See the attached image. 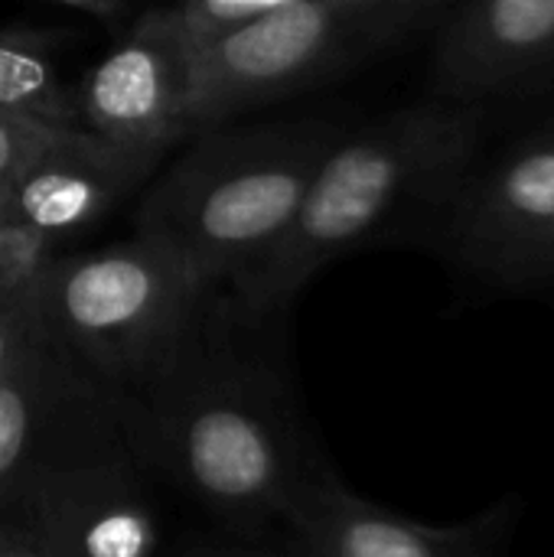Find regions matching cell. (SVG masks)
Here are the masks:
<instances>
[{
  "label": "cell",
  "instance_id": "1",
  "mask_svg": "<svg viewBox=\"0 0 554 557\" xmlns=\"http://www.w3.org/2000/svg\"><path fill=\"white\" fill-rule=\"evenodd\" d=\"M212 284L170 356L114 395L124 441L140 467L242 535L281 525L320 467L307 450L287 382L238 343L242 313Z\"/></svg>",
  "mask_w": 554,
  "mask_h": 557
},
{
  "label": "cell",
  "instance_id": "2",
  "mask_svg": "<svg viewBox=\"0 0 554 557\" xmlns=\"http://www.w3.org/2000/svg\"><path fill=\"white\" fill-rule=\"evenodd\" d=\"M480 101H428L340 140L313 173L281 238L229 281L251 326L284 317L294 297L336 258L362 248L395 219L444 206L470 176L480 147Z\"/></svg>",
  "mask_w": 554,
  "mask_h": 557
},
{
  "label": "cell",
  "instance_id": "3",
  "mask_svg": "<svg viewBox=\"0 0 554 557\" xmlns=\"http://www.w3.org/2000/svg\"><path fill=\"white\" fill-rule=\"evenodd\" d=\"M340 134L323 117L199 131L144 196L137 235L170 248L199 281L229 284L281 238Z\"/></svg>",
  "mask_w": 554,
  "mask_h": 557
},
{
  "label": "cell",
  "instance_id": "4",
  "mask_svg": "<svg viewBox=\"0 0 554 557\" xmlns=\"http://www.w3.org/2000/svg\"><path fill=\"white\" fill-rule=\"evenodd\" d=\"M209 287L170 248L134 235L101 251L59 255L33 313L39 336L114 398L170 356Z\"/></svg>",
  "mask_w": 554,
  "mask_h": 557
},
{
  "label": "cell",
  "instance_id": "5",
  "mask_svg": "<svg viewBox=\"0 0 554 557\" xmlns=\"http://www.w3.org/2000/svg\"><path fill=\"white\" fill-rule=\"evenodd\" d=\"M454 0H294L196 49L186 137L300 95L444 20Z\"/></svg>",
  "mask_w": 554,
  "mask_h": 557
},
{
  "label": "cell",
  "instance_id": "6",
  "mask_svg": "<svg viewBox=\"0 0 554 557\" xmlns=\"http://www.w3.org/2000/svg\"><path fill=\"white\" fill-rule=\"evenodd\" d=\"M124 434L39 470L13 503L0 557H147L160 525Z\"/></svg>",
  "mask_w": 554,
  "mask_h": 557
},
{
  "label": "cell",
  "instance_id": "7",
  "mask_svg": "<svg viewBox=\"0 0 554 557\" xmlns=\"http://www.w3.org/2000/svg\"><path fill=\"white\" fill-rule=\"evenodd\" d=\"M193 75L196 42L176 10H150L75 85L78 127L157 166L176 140H186Z\"/></svg>",
  "mask_w": 554,
  "mask_h": 557
},
{
  "label": "cell",
  "instance_id": "8",
  "mask_svg": "<svg viewBox=\"0 0 554 557\" xmlns=\"http://www.w3.org/2000/svg\"><path fill=\"white\" fill-rule=\"evenodd\" d=\"M444 242L467 271L500 287L554 277V137L467 176L447 202Z\"/></svg>",
  "mask_w": 554,
  "mask_h": 557
},
{
  "label": "cell",
  "instance_id": "9",
  "mask_svg": "<svg viewBox=\"0 0 554 557\" xmlns=\"http://www.w3.org/2000/svg\"><path fill=\"white\" fill-rule=\"evenodd\" d=\"M121 434L114 401L42 336L0 375V532L26 483L49 463Z\"/></svg>",
  "mask_w": 554,
  "mask_h": 557
},
{
  "label": "cell",
  "instance_id": "10",
  "mask_svg": "<svg viewBox=\"0 0 554 557\" xmlns=\"http://www.w3.org/2000/svg\"><path fill=\"white\" fill-rule=\"evenodd\" d=\"M519 512V496H506L467 522L428 525L359 499L330 467L320 463L287 506L281 525L287 532V548L297 555L490 557L509 539Z\"/></svg>",
  "mask_w": 554,
  "mask_h": 557
},
{
  "label": "cell",
  "instance_id": "11",
  "mask_svg": "<svg viewBox=\"0 0 554 557\" xmlns=\"http://www.w3.org/2000/svg\"><path fill=\"white\" fill-rule=\"evenodd\" d=\"M554 62V0H460L444 13L434 91L451 101L532 85Z\"/></svg>",
  "mask_w": 554,
  "mask_h": 557
},
{
  "label": "cell",
  "instance_id": "12",
  "mask_svg": "<svg viewBox=\"0 0 554 557\" xmlns=\"http://www.w3.org/2000/svg\"><path fill=\"white\" fill-rule=\"evenodd\" d=\"M153 170V163L111 147L82 127H59L7 183L10 215L65 242L98 225Z\"/></svg>",
  "mask_w": 554,
  "mask_h": 557
},
{
  "label": "cell",
  "instance_id": "13",
  "mask_svg": "<svg viewBox=\"0 0 554 557\" xmlns=\"http://www.w3.org/2000/svg\"><path fill=\"white\" fill-rule=\"evenodd\" d=\"M0 111L52 127H78L75 88L62 78L52 33L0 29Z\"/></svg>",
  "mask_w": 554,
  "mask_h": 557
},
{
  "label": "cell",
  "instance_id": "14",
  "mask_svg": "<svg viewBox=\"0 0 554 557\" xmlns=\"http://www.w3.org/2000/svg\"><path fill=\"white\" fill-rule=\"evenodd\" d=\"M59 242L36 232L20 219H7L0 228V307L33 310L36 294L59 258Z\"/></svg>",
  "mask_w": 554,
  "mask_h": 557
},
{
  "label": "cell",
  "instance_id": "15",
  "mask_svg": "<svg viewBox=\"0 0 554 557\" xmlns=\"http://www.w3.org/2000/svg\"><path fill=\"white\" fill-rule=\"evenodd\" d=\"M287 3H294V0H180L173 10L199 49V46H206L232 29H242Z\"/></svg>",
  "mask_w": 554,
  "mask_h": 557
},
{
  "label": "cell",
  "instance_id": "16",
  "mask_svg": "<svg viewBox=\"0 0 554 557\" xmlns=\"http://www.w3.org/2000/svg\"><path fill=\"white\" fill-rule=\"evenodd\" d=\"M59 127L0 111V186H7L52 137Z\"/></svg>",
  "mask_w": 554,
  "mask_h": 557
},
{
  "label": "cell",
  "instance_id": "17",
  "mask_svg": "<svg viewBox=\"0 0 554 557\" xmlns=\"http://www.w3.org/2000/svg\"><path fill=\"white\" fill-rule=\"evenodd\" d=\"M33 339H39L36 313H33V310L0 307V375L10 369V362H13Z\"/></svg>",
  "mask_w": 554,
  "mask_h": 557
},
{
  "label": "cell",
  "instance_id": "18",
  "mask_svg": "<svg viewBox=\"0 0 554 557\" xmlns=\"http://www.w3.org/2000/svg\"><path fill=\"white\" fill-rule=\"evenodd\" d=\"M49 3L72 7V10H82V13H91V16H104V20L121 13V0H49Z\"/></svg>",
  "mask_w": 554,
  "mask_h": 557
},
{
  "label": "cell",
  "instance_id": "19",
  "mask_svg": "<svg viewBox=\"0 0 554 557\" xmlns=\"http://www.w3.org/2000/svg\"><path fill=\"white\" fill-rule=\"evenodd\" d=\"M10 219V202H7V186H0V228Z\"/></svg>",
  "mask_w": 554,
  "mask_h": 557
}]
</instances>
